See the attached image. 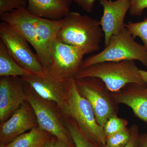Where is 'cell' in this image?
I'll use <instances>...</instances> for the list:
<instances>
[{
	"instance_id": "obj_2",
	"label": "cell",
	"mask_w": 147,
	"mask_h": 147,
	"mask_svg": "<svg viewBox=\"0 0 147 147\" xmlns=\"http://www.w3.org/2000/svg\"><path fill=\"white\" fill-rule=\"evenodd\" d=\"M58 107L63 117L74 120L89 139L100 146L105 145L103 127L98 123L90 103L79 92L74 78L67 81L65 97Z\"/></svg>"
},
{
	"instance_id": "obj_24",
	"label": "cell",
	"mask_w": 147,
	"mask_h": 147,
	"mask_svg": "<svg viewBox=\"0 0 147 147\" xmlns=\"http://www.w3.org/2000/svg\"><path fill=\"white\" fill-rule=\"evenodd\" d=\"M147 9V0H130L129 13L131 16H141Z\"/></svg>"
},
{
	"instance_id": "obj_15",
	"label": "cell",
	"mask_w": 147,
	"mask_h": 147,
	"mask_svg": "<svg viewBox=\"0 0 147 147\" xmlns=\"http://www.w3.org/2000/svg\"><path fill=\"white\" fill-rule=\"evenodd\" d=\"M38 17L26 9H18L7 13L1 18L22 36L36 50L37 44L36 22Z\"/></svg>"
},
{
	"instance_id": "obj_14",
	"label": "cell",
	"mask_w": 147,
	"mask_h": 147,
	"mask_svg": "<svg viewBox=\"0 0 147 147\" xmlns=\"http://www.w3.org/2000/svg\"><path fill=\"white\" fill-rule=\"evenodd\" d=\"M110 95L116 103L127 105L138 118L147 123V87L129 84Z\"/></svg>"
},
{
	"instance_id": "obj_18",
	"label": "cell",
	"mask_w": 147,
	"mask_h": 147,
	"mask_svg": "<svg viewBox=\"0 0 147 147\" xmlns=\"http://www.w3.org/2000/svg\"><path fill=\"white\" fill-rule=\"evenodd\" d=\"M24 69L11 56L5 45L0 42V76L23 77L30 74Z\"/></svg>"
},
{
	"instance_id": "obj_22",
	"label": "cell",
	"mask_w": 147,
	"mask_h": 147,
	"mask_svg": "<svg viewBox=\"0 0 147 147\" xmlns=\"http://www.w3.org/2000/svg\"><path fill=\"white\" fill-rule=\"evenodd\" d=\"M130 136L129 129L127 128L106 137L105 146L107 147H123L128 143Z\"/></svg>"
},
{
	"instance_id": "obj_16",
	"label": "cell",
	"mask_w": 147,
	"mask_h": 147,
	"mask_svg": "<svg viewBox=\"0 0 147 147\" xmlns=\"http://www.w3.org/2000/svg\"><path fill=\"white\" fill-rule=\"evenodd\" d=\"M26 10L32 15L51 20L63 19L70 11L72 0H27Z\"/></svg>"
},
{
	"instance_id": "obj_3",
	"label": "cell",
	"mask_w": 147,
	"mask_h": 147,
	"mask_svg": "<svg viewBox=\"0 0 147 147\" xmlns=\"http://www.w3.org/2000/svg\"><path fill=\"white\" fill-rule=\"evenodd\" d=\"M140 69L134 61L103 62L80 68L74 78L97 77L105 83L110 92H116L129 84L147 87Z\"/></svg>"
},
{
	"instance_id": "obj_27",
	"label": "cell",
	"mask_w": 147,
	"mask_h": 147,
	"mask_svg": "<svg viewBox=\"0 0 147 147\" xmlns=\"http://www.w3.org/2000/svg\"><path fill=\"white\" fill-rule=\"evenodd\" d=\"M139 147H147V132L139 134Z\"/></svg>"
},
{
	"instance_id": "obj_10",
	"label": "cell",
	"mask_w": 147,
	"mask_h": 147,
	"mask_svg": "<svg viewBox=\"0 0 147 147\" xmlns=\"http://www.w3.org/2000/svg\"><path fill=\"white\" fill-rule=\"evenodd\" d=\"M28 100L25 84L21 77L0 79V122H5Z\"/></svg>"
},
{
	"instance_id": "obj_30",
	"label": "cell",
	"mask_w": 147,
	"mask_h": 147,
	"mask_svg": "<svg viewBox=\"0 0 147 147\" xmlns=\"http://www.w3.org/2000/svg\"><path fill=\"white\" fill-rule=\"evenodd\" d=\"M140 73L142 79L147 84V71L142 69H140Z\"/></svg>"
},
{
	"instance_id": "obj_1",
	"label": "cell",
	"mask_w": 147,
	"mask_h": 147,
	"mask_svg": "<svg viewBox=\"0 0 147 147\" xmlns=\"http://www.w3.org/2000/svg\"><path fill=\"white\" fill-rule=\"evenodd\" d=\"M103 37L98 20L70 11L62 19L57 38L78 48L86 55L98 51Z\"/></svg>"
},
{
	"instance_id": "obj_29",
	"label": "cell",
	"mask_w": 147,
	"mask_h": 147,
	"mask_svg": "<svg viewBox=\"0 0 147 147\" xmlns=\"http://www.w3.org/2000/svg\"><path fill=\"white\" fill-rule=\"evenodd\" d=\"M55 147H70L67 144L57 139Z\"/></svg>"
},
{
	"instance_id": "obj_20",
	"label": "cell",
	"mask_w": 147,
	"mask_h": 147,
	"mask_svg": "<svg viewBox=\"0 0 147 147\" xmlns=\"http://www.w3.org/2000/svg\"><path fill=\"white\" fill-rule=\"evenodd\" d=\"M125 27L134 38L138 37L142 40L147 50V16L140 22L129 21L127 24H125Z\"/></svg>"
},
{
	"instance_id": "obj_25",
	"label": "cell",
	"mask_w": 147,
	"mask_h": 147,
	"mask_svg": "<svg viewBox=\"0 0 147 147\" xmlns=\"http://www.w3.org/2000/svg\"><path fill=\"white\" fill-rule=\"evenodd\" d=\"M130 136L128 143L123 147H139V127L136 124L132 125L129 128ZM100 147H107L101 146Z\"/></svg>"
},
{
	"instance_id": "obj_7",
	"label": "cell",
	"mask_w": 147,
	"mask_h": 147,
	"mask_svg": "<svg viewBox=\"0 0 147 147\" xmlns=\"http://www.w3.org/2000/svg\"><path fill=\"white\" fill-rule=\"evenodd\" d=\"M0 37L11 56L24 69L30 73L40 74L44 68L36 54L32 51L28 42L9 24H0Z\"/></svg>"
},
{
	"instance_id": "obj_9",
	"label": "cell",
	"mask_w": 147,
	"mask_h": 147,
	"mask_svg": "<svg viewBox=\"0 0 147 147\" xmlns=\"http://www.w3.org/2000/svg\"><path fill=\"white\" fill-rule=\"evenodd\" d=\"M21 78L43 99L55 102L58 107L63 102L68 80L59 79L45 69L42 74L30 73Z\"/></svg>"
},
{
	"instance_id": "obj_28",
	"label": "cell",
	"mask_w": 147,
	"mask_h": 147,
	"mask_svg": "<svg viewBox=\"0 0 147 147\" xmlns=\"http://www.w3.org/2000/svg\"><path fill=\"white\" fill-rule=\"evenodd\" d=\"M57 139L52 138L41 147H55Z\"/></svg>"
},
{
	"instance_id": "obj_13",
	"label": "cell",
	"mask_w": 147,
	"mask_h": 147,
	"mask_svg": "<svg viewBox=\"0 0 147 147\" xmlns=\"http://www.w3.org/2000/svg\"><path fill=\"white\" fill-rule=\"evenodd\" d=\"M62 24V19L51 20L38 17L36 22L37 44L35 51L45 69L51 65V49Z\"/></svg>"
},
{
	"instance_id": "obj_26",
	"label": "cell",
	"mask_w": 147,
	"mask_h": 147,
	"mask_svg": "<svg viewBox=\"0 0 147 147\" xmlns=\"http://www.w3.org/2000/svg\"><path fill=\"white\" fill-rule=\"evenodd\" d=\"M96 0H72L74 2L81 7L87 13H91Z\"/></svg>"
},
{
	"instance_id": "obj_19",
	"label": "cell",
	"mask_w": 147,
	"mask_h": 147,
	"mask_svg": "<svg viewBox=\"0 0 147 147\" xmlns=\"http://www.w3.org/2000/svg\"><path fill=\"white\" fill-rule=\"evenodd\" d=\"M64 123L75 147H100L85 135L74 120L64 117Z\"/></svg>"
},
{
	"instance_id": "obj_11",
	"label": "cell",
	"mask_w": 147,
	"mask_h": 147,
	"mask_svg": "<svg viewBox=\"0 0 147 147\" xmlns=\"http://www.w3.org/2000/svg\"><path fill=\"white\" fill-rule=\"evenodd\" d=\"M38 127L36 116L28 101H26L0 126V147L8 144L16 137Z\"/></svg>"
},
{
	"instance_id": "obj_4",
	"label": "cell",
	"mask_w": 147,
	"mask_h": 147,
	"mask_svg": "<svg viewBox=\"0 0 147 147\" xmlns=\"http://www.w3.org/2000/svg\"><path fill=\"white\" fill-rule=\"evenodd\" d=\"M134 39L125 27L112 37L104 50L83 61L81 68L103 62L122 61H138L147 68V50Z\"/></svg>"
},
{
	"instance_id": "obj_31",
	"label": "cell",
	"mask_w": 147,
	"mask_h": 147,
	"mask_svg": "<svg viewBox=\"0 0 147 147\" xmlns=\"http://www.w3.org/2000/svg\"><path fill=\"white\" fill-rule=\"evenodd\" d=\"M3 147V146H1V147Z\"/></svg>"
},
{
	"instance_id": "obj_21",
	"label": "cell",
	"mask_w": 147,
	"mask_h": 147,
	"mask_svg": "<svg viewBox=\"0 0 147 147\" xmlns=\"http://www.w3.org/2000/svg\"><path fill=\"white\" fill-rule=\"evenodd\" d=\"M128 121L125 119L113 115L109 117L103 126L106 137L110 136L125 129L127 127Z\"/></svg>"
},
{
	"instance_id": "obj_17",
	"label": "cell",
	"mask_w": 147,
	"mask_h": 147,
	"mask_svg": "<svg viewBox=\"0 0 147 147\" xmlns=\"http://www.w3.org/2000/svg\"><path fill=\"white\" fill-rule=\"evenodd\" d=\"M51 135L47 131L38 127L21 134L3 147H41L52 138Z\"/></svg>"
},
{
	"instance_id": "obj_5",
	"label": "cell",
	"mask_w": 147,
	"mask_h": 147,
	"mask_svg": "<svg viewBox=\"0 0 147 147\" xmlns=\"http://www.w3.org/2000/svg\"><path fill=\"white\" fill-rule=\"evenodd\" d=\"M24 82L26 87L25 89L28 101L34 111L38 127L69 147H75L65 125L64 118L57 105L55 102L40 97Z\"/></svg>"
},
{
	"instance_id": "obj_12",
	"label": "cell",
	"mask_w": 147,
	"mask_h": 147,
	"mask_svg": "<svg viewBox=\"0 0 147 147\" xmlns=\"http://www.w3.org/2000/svg\"><path fill=\"white\" fill-rule=\"evenodd\" d=\"M99 1L103 8V14L99 21L106 47L113 36L118 34L125 28V18L130 8V0Z\"/></svg>"
},
{
	"instance_id": "obj_8",
	"label": "cell",
	"mask_w": 147,
	"mask_h": 147,
	"mask_svg": "<svg viewBox=\"0 0 147 147\" xmlns=\"http://www.w3.org/2000/svg\"><path fill=\"white\" fill-rule=\"evenodd\" d=\"M85 55L78 48L57 38L51 49V65L46 69L59 79L67 81L74 78L81 68Z\"/></svg>"
},
{
	"instance_id": "obj_23",
	"label": "cell",
	"mask_w": 147,
	"mask_h": 147,
	"mask_svg": "<svg viewBox=\"0 0 147 147\" xmlns=\"http://www.w3.org/2000/svg\"><path fill=\"white\" fill-rule=\"evenodd\" d=\"M27 0H0V16L14 10L26 9Z\"/></svg>"
},
{
	"instance_id": "obj_6",
	"label": "cell",
	"mask_w": 147,
	"mask_h": 147,
	"mask_svg": "<svg viewBox=\"0 0 147 147\" xmlns=\"http://www.w3.org/2000/svg\"><path fill=\"white\" fill-rule=\"evenodd\" d=\"M75 80L79 92L90 103L98 123L103 127L110 117L117 115L118 104L101 79L88 77Z\"/></svg>"
}]
</instances>
